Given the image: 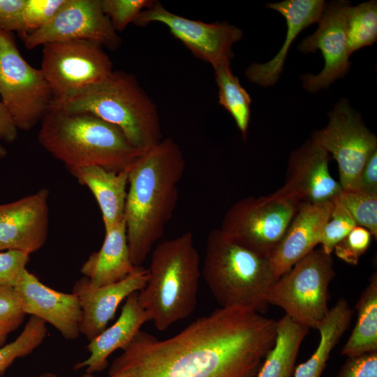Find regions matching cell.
Here are the masks:
<instances>
[{
  "label": "cell",
  "instance_id": "obj_18",
  "mask_svg": "<svg viewBox=\"0 0 377 377\" xmlns=\"http://www.w3.org/2000/svg\"><path fill=\"white\" fill-rule=\"evenodd\" d=\"M147 280L148 270L142 266L136 267L124 279L103 286H92L84 276L77 280L72 293L77 297L82 311L80 334L89 341L98 336L113 318L120 303L141 290Z\"/></svg>",
  "mask_w": 377,
  "mask_h": 377
},
{
  "label": "cell",
  "instance_id": "obj_25",
  "mask_svg": "<svg viewBox=\"0 0 377 377\" xmlns=\"http://www.w3.org/2000/svg\"><path fill=\"white\" fill-rule=\"evenodd\" d=\"M309 331L286 315L277 320L274 344L257 377H293L299 350Z\"/></svg>",
  "mask_w": 377,
  "mask_h": 377
},
{
  "label": "cell",
  "instance_id": "obj_37",
  "mask_svg": "<svg viewBox=\"0 0 377 377\" xmlns=\"http://www.w3.org/2000/svg\"><path fill=\"white\" fill-rule=\"evenodd\" d=\"M25 0H0V29L16 31L21 37L27 34L23 10Z\"/></svg>",
  "mask_w": 377,
  "mask_h": 377
},
{
  "label": "cell",
  "instance_id": "obj_6",
  "mask_svg": "<svg viewBox=\"0 0 377 377\" xmlns=\"http://www.w3.org/2000/svg\"><path fill=\"white\" fill-rule=\"evenodd\" d=\"M54 103L69 112L91 114L117 126L141 153L163 140L156 104L136 77L124 71H113L100 82Z\"/></svg>",
  "mask_w": 377,
  "mask_h": 377
},
{
  "label": "cell",
  "instance_id": "obj_42",
  "mask_svg": "<svg viewBox=\"0 0 377 377\" xmlns=\"http://www.w3.org/2000/svg\"><path fill=\"white\" fill-rule=\"evenodd\" d=\"M82 377H96V376H95L93 374L85 372V374L82 375ZM108 377H124V376L111 375V376H109Z\"/></svg>",
  "mask_w": 377,
  "mask_h": 377
},
{
  "label": "cell",
  "instance_id": "obj_41",
  "mask_svg": "<svg viewBox=\"0 0 377 377\" xmlns=\"http://www.w3.org/2000/svg\"><path fill=\"white\" fill-rule=\"evenodd\" d=\"M34 377H59L57 374L50 372H46Z\"/></svg>",
  "mask_w": 377,
  "mask_h": 377
},
{
  "label": "cell",
  "instance_id": "obj_30",
  "mask_svg": "<svg viewBox=\"0 0 377 377\" xmlns=\"http://www.w3.org/2000/svg\"><path fill=\"white\" fill-rule=\"evenodd\" d=\"M339 200L350 214L357 226L367 229L377 238V193L359 189L343 191Z\"/></svg>",
  "mask_w": 377,
  "mask_h": 377
},
{
  "label": "cell",
  "instance_id": "obj_17",
  "mask_svg": "<svg viewBox=\"0 0 377 377\" xmlns=\"http://www.w3.org/2000/svg\"><path fill=\"white\" fill-rule=\"evenodd\" d=\"M14 288L26 315L50 323L67 340H75L79 337L82 311L75 294L45 286L27 269Z\"/></svg>",
  "mask_w": 377,
  "mask_h": 377
},
{
  "label": "cell",
  "instance_id": "obj_5",
  "mask_svg": "<svg viewBox=\"0 0 377 377\" xmlns=\"http://www.w3.org/2000/svg\"><path fill=\"white\" fill-rule=\"evenodd\" d=\"M201 274L221 308L243 307L261 313L268 305L267 291L277 280L269 258L220 228L207 236Z\"/></svg>",
  "mask_w": 377,
  "mask_h": 377
},
{
  "label": "cell",
  "instance_id": "obj_19",
  "mask_svg": "<svg viewBox=\"0 0 377 377\" xmlns=\"http://www.w3.org/2000/svg\"><path fill=\"white\" fill-rule=\"evenodd\" d=\"M334 201L301 203L269 260L278 279L320 244L322 230Z\"/></svg>",
  "mask_w": 377,
  "mask_h": 377
},
{
  "label": "cell",
  "instance_id": "obj_3",
  "mask_svg": "<svg viewBox=\"0 0 377 377\" xmlns=\"http://www.w3.org/2000/svg\"><path fill=\"white\" fill-rule=\"evenodd\" d=\"M38 140L68 170L96 165L119 172L142 154L117 126L87 112L67 111L53 102L40 121Z\"/></svg>",
  "mask_w": 377,
  "mask_h": 377
},
{
  "label": "cell",
  "instance_id": "obj_1",
  "mask_svg": "<svg viewBox=\"0 0 377 377\" xmlns=\"http://www.w3.org/2000/svg\"><path fill=\"white\" fill-rule=\"evenodd\" d=\"M277 320L251 309H215L170 338L140 330L110 364L124 377H257Z\"/></svg>",
  "mask_w": 377,
  "mask_h": 377
},
{
  "label": "cell",
  "instance_id": "obj_20",
  "mask_svg": "<svg viewBox=\"0 0 377 377\" xmlns=\"http://www.w3.org/2000/svg\"><path fill=\"white\" fill-rule=\"evenodd\" d=\"M325 5L323 0H286L267 3V8L276 10L286 19L288 28L286 40L272 59L266 63L249 65L245 70L246 77L260 87L274 84L283 71L292 43L304 29L318 22Z\"/></svg>",
  "mask_w": 377,
  "mask_h": 377
},
{
  "label": "cell",
  "instance_id": "obj_26",
  "mask_svg": "<svg viewBox=\"0 0 377 377\" xmlns=\"http://www.w3.org/2000/svg\"><path fill=\"white\" fill-rule=\"evenodd\" d=\"M357 320L341 354L347 357L377 351V274L369 278L355 306Z\"/></svg>",
  "mask_w": 377,
  "mask_h": 377
},
{
  "label": "cell",
  "instance_id": "obj_14",
  "mask_svg": "<svg viewBox=\"0 0 377 377\" xmlns=\"http://www.w3.org/2000/svg\"><path fill=\"white\" fill-rule=\"evenodd\" d=\"M350 3L346 1H335L326 3L314 33L304 38L298 45L304 54L321 51L325 61L323 70L318 75L301 76L303 87L315 93L348 72L351 62L348 51L346 20Z\"/></svg>",
  "mask_w": 377,
  "mask_h": 377
},
{
  "label": "cell",
  "instance_id": "obj_38",
  "mask_svg": "<svg viewBox=\"0 0 377 377\" xmlns=\"http://www.w3.org/2000/svg\"><path fill=\"white\" fill-rule=\"evenodd\" d=\"M337 377H377V351L348 357Z\"/></svg>",
  "mask_w": 377,
  "mask_h": 377
},
{
  "label": "cell",
  "instance_id": "obj_40",
  "mask_svg": "<svg viewBox=\"0 0 377 377\" xmlns=\"http://www.w3.org/2000/svg\"><path fill=\"white\" fill-rule=\"evenodd\" d=\"M17 130L11 114L0 100V140L13 142L17 136Z\"/></svg>",
  "mask_w": 377,
  "mask_h": 377
},
{
  "label": "cell",
  "instance_id": "obj_44",
  "mask_svg": "<svg viewBox=\"0 0 377 377\" xmlns=\"http://www.w3.org/2000/svg\"><path fill=\"white\" fill-rule=\"evenodd\" d=\"M5 340L4 339H2V338H0V346H1L3 343L5 342Z\"/></svg>",
  "mask_w": 377,
  "mask_h": 377
},
{
  "label": "cell",
  "instance_id": "obj_21",
  "mask_svg": "<svg viewBox=\"0 0 377 377\" xmlns=\"http://www.w3.org/2000/svg\"><path fill=\"white\" fill-rule=\"evenodd\" d=\"M138 293L126 299L117 320L89 341L87 346L89 356L77 363L75 370L85 368V372L91 374L103 371L108 366L109 356L117 349H124L142 325L150 320L149 314L138 302Z\"/></svg>",
  "mask_w": 377,
  "mask_h": 377
},
{
  "label": "cell",
  "instance_id": "obj_29",
  "mask_svg": "<svg viewBox=\"0 0 377 377\" xmlns=\"http://www.w3.org/2000/svg\"><path fill=\"white\" fill-rule=\"evenodd\" d=\"M46 323L31 316L20 334L12 342L0 346V375L17 358L31 354L44 341Z\"/></svg>",
  "mask_w": 377,
  "mask_h": 377
},
{
  "label": "cell",
  "instance_id": "obj_4",
  "mask_svg": "<svg viewBox=\"0 0 377 377\" xmlns=\"http://www.w3.org/2000/svg\"><path fill=\"white\" fill-rule=\"evenodd\" d=\"M147 270L138 302L156 328L165 331L188 317L196 306L201 268L193 234L186 232L158 244Z\"/></svg>",
  "mask_w": 377,
  "mask_h": 377
},
{
  "label": "cell",
  "instance_id": "obj_32",
  "mask_svg": "<svg viewBox=\"0 0 377 377\" xmlns=\"http://www.w3.org/2000/svg\"><path fill=\"white\" fill-rule=\"evenodd\" d=\"M104 14L113 28L122 31L135 21L139 14L152 5L153 0H101Z\"/></svg>",
  "mask_w": 377,
  "mask_h": 377
},
{
  "label": "cell",
  "instance_id": "obj_23",
  "mask_svg": "<svg viewBox=\"0 0 377 377\" xmlns=\"http://www.w3.org/2000/svg\"><path fill=\"white\" fill-rule=\"evenodd\" d=\"M129 168L116 172L92 165L69 170L94 195L101 211L105 232L124 219Z\"/></svg>",
  "mask_w": 377,
  "mask_h": 377
},
{
  "label": "cell",
  "instance_id": "obj_34",
  "mask_svg": "<svg viewBox=\"0 0 377 377\" xmlns=\"http://www.w3.org/2000/svg\"><path fill=\"white\" fill-rule=\"evenodd\" d=\"M372 237L367 229L357 226L337 244L333 251L345 263L356 265L361 256L369 249Z\"/></svg>",
  "mask_w": 377,
  "mask_h": 377
},
{
  "label": "cell",
  "instance_id": "obj_9",
  "mask_svg": "<svg viewBox=\"0 0 377 377\" xmlns=\"http://www.w3.org/2000/svg\"><path fill=\"white\" fill-rule=\"evenodd\" d=\"M300 204L279 189L249 196L226 212L220 228L250 249L269 258Z\"/></svg>",
  "mask_w": 377,
  "mask_h": 377
},
{
  "label": "cell",
  "instance_id": "obj_43",
  "mask_svg": "<svg viewBox=\"0 0 377 377\" xmlns=\"http://www.w3.org/2000/svg\"><path fill=\"white\" fill-rule=\"evenodd\" d=\"M6 153V150L2 146H0V158L4 157Z\"/></svg>",
  "mask_w": 377,
  "mask_h": 377
},
{
  "label": "cell",
  "instance_id": "obj_31",
  "mask_svg": "<svg viewBox=\"0 0 377 377\" xmlns=\"http://www.w3.org/2000/svg\"><path fill=\"white\" fill-rule=\"evenodd\" d=\"M357 226L346 208L336 198L322 230L320 248L326 253L332 254L337 244Z\"/></svg>",
  "mask_w": 377,
  "mask_h": 377
},
{
  "label": "cell",
  "instance_id": "obj_7",
  "mask_svg": "<svg viewBox=\"0 0 377 377\" xmlns=\"http://www.w3.org/2000/svg\"><path fill=\"white\" fill-rule=\"evenodd\" d=\"M334 276L332 254L314 249L270 286L265 300L295 322L317 330L330 310L329 287Z\"/></svg>",
  "mask_w": 377,
  "mask_h": 377
},
{
  "label": "cell",
  "instance_id": "obj_13",
  "mask_svg": "<svg viewBox=\"0 0 377 377\" xmlns=\"http://www.w3.org/2000/svg\"><path fill=\"white\" fill-rule=\"evenodd\" d=\"M22 38L28 50L53 42L89 40L114 50L121 43L101 0H66L47 24Z\"/></svg>",
  "mask_w": 377,
  "mask_h": 377
},
{
  "label": "cell",
  "instance_id": "obj_39",
  "mask_svg": "<svg viewBox=\"0 0 377 377\" xmlns=\"http://www.w3.org/2000/svg\"><path fill=\"white\" fill-rule=\"evenodd\" d=\"M357 189L377 193V151L367 161L360 173Z\"/></svg>",
  "mask_w": 377,
  "mask_h": 377
},
{
  "label": "cell",
  "instance_id": "obj_12",
  "mask_svg": "<svg viewBox=\"0 0 377 377\" xmlns=\"http://www.w3.org/2000/svg\"><path fill=\"white\" fill-rule=\"evenodd\" d=\"M151 22L164 24L193 55L213 68L230 64L232 45L243 36L242 31L234 25L188 19L171 13L156 1L139 14L134 24L144 27Z\"/></svg>",
  "mask_w": 377,
  "mask_h": 377
},
{
  "label": "cell",
  "instance_id": "obj_11",
  "mask_svg": "<svg viewBox=\"0 0 377 377\" xmlns=\"http://www.w3.org/2000/svg\"><path fill=\"white\" fill-rule=\"evenodd\" d=\"M328 115L327 126L313 132L311 139L337 161L343 190L357 189L364 164L377 151V138L346 98Z\"/></svg>",
  "mask_w": 377,
  "mask_h": 377
},
{
  "label": "cell",
  "instance_id": "obj_22",
  "mask_svg": "<svg viewBox=\"0 0 377 377\" xmlns=\"http://www.w3.org/2000/svg\"><path fill=\"white\" fill-rule=\"evenodd\" d=\"M105 233L101 249L92 253L80 269L96 287L118 282L136 267L131 258L124 219Z\"/></svg>",
  "mask_w": 377,
  "mask_h": 377
},
{
  "label": "cell",
  "instance_id": "obj_27",
  "mask_svg": "<svg viewBox=\"0 0 377 377\" xmlns=\"http://www.w3.org/2000/svg\"><path fill=\"white\" fill-rule=\"evenodd\" d=\"M219 90V103L233 118L244 139L246 138L251 119V99L235 76L230 64L214 67Z\"/></svg>",
  "mask_w": 377,
  "mask_h": 377
},
{
  "label": "cell",
  "instance_id": "obj_2",
  "mask_svg": "<svg viewBox=\"0 0 377 377\" xmlns=\"http://www.w3.org/2000/svg\"><path fill=\"white\" fill-rule=\"evenodd\" d=\"M184 170L183 152L171 138L142 153L130 166L124 221L135 267L146 260L171 219Z\"/></svg>",
  "mask_w": 377,
  "mask_h": 377
},
{
  "label": "cell",
  "instance_id": "obj_16",
  "mask_svg": "<svg viewBox=\"0 0 377 377\" xmlns=\"http://www.w3.org/2000/svg\"><path fill=\"white\" fill-rule=\"evenodd\" d=\"M49 191L41 188L16 201L0 205V251L29 254L45 244L49 228Z\"/></svg>",
  "mask_w": 377,
  "mask_h": 377
},
{
  "label": "cell",
  "instance_id": "obj_35",
  "mask_svg": "<svg viewBox=\"0 0 377 377\" xmlns=\"http://www.w3.org/2000/svg\"><path fill=\"white\" fill-rule=\"evenodd\" d=\"M66 0H25L23 10L27 34L47 24L57 13Z\"/></svg>",
  "mask_w": 377,
  "mask_h": 377
},
{
  "label": "cell",
  "instance_id": "obj_24",
  "mask_svg": "<svg viewBox=\"0 0 377 377\" xmlns=\"http://www.w3.org/2000/svg\"><path fill=\"white\" fill-rule=\"evenodd\" d=\"M353 311L347 300L341 298L330 309L318 326L319 343L311 356L295 367L293 377H321L333 348L350 325Z\"/></svg>",
  "mask_w": 377,
  "mask_h": 377
},
{
  "label": "cell",
  "instance_id": "obj_36",
  "mask_svg": "<svg viewBox=\"0 0 377 377\" xmlns=\"http://www.w3.org/2000/svg\"><path fill=\"white\" fill-rule=\"evenodd\" d=\"M29 255L15 250L0 251V288L15 287L27 269Z\"/></svg>",
  "mask_w": 377,
  "mask_h": 377
},
{
  "label": "cell",
  "instance_id": "obj_8",
  "mask_svg": "<svg viewBox=\"0 0 377 377\" xmlns=\"http://www.w3.org/2000/svg\"><path fill=\"white\" fill-rule=\"evenodd\" d=\"M0 96L18 129L40 122L53 102L40 71L22 56L12 33L0 29Z\"/></svg>",
  "mask_w": 377,
  "mask_h": 377
},
{
  "label": "cell",
  "instance_id": "obj_10",
  "mask_svg": "<svg viewBox=\"0 0 377 377\" xmlns=\"http://www.w3.org/2000/svg\"><path fill=\"white\" fill-rule=\"evenodd\" d=\"M43 48L40 71L53 102L61 103L105 79L114 71L110 57L98 43L68 40L47 43Z\"/></svg>",
  "mask_w": 377,
  "mask_h": 377
},
{
  "label": "cell",
  "instance_id": "obj_15",
  "mask_svg": "<svg viewBox=\"0 0 377 377\" xmlns=\"http://www.w3.org/2000/svg\"><path fill=\"white\" fill-rule=\"evenodd\" d=\"M298 204L334 201L343 191L329 170V154L311 138L290 155L286 182L279 189Z\"/></svg>",
  "mask_w": 377,
  "mask_h": 377
},
{
  "label": "cell",
  "instance_id": "obj_28",
  "mask_svg": "<svg viewBox=\"0 0 377 377\" xmlns=\"http://www.w3.org/2000/svg\"><path fill=\"white\" fill-rule=\"evenodd\" d=\"M346 29L349 55L374 44L377 40L376 1L350 6L346 12Z\"/></svg>",
  "mask_w": 377,
  "mask_h": 377
},
{
  "label": "cell",
  "instance_id": "obj_33",
  "mask_svg": "<svg viewBox=\"0 0 377 377\" xmlns=\"http://www.w3.org/2000/svg\"><path fill=\"white\" fill-rule=\"evenodd\" d=\"M20 300L13 287L0 288V338L6 339L23 322L24 316Z\"/></svg>",
  "mask_w": 377,
  "mask_h": 377
}]
</instances>
